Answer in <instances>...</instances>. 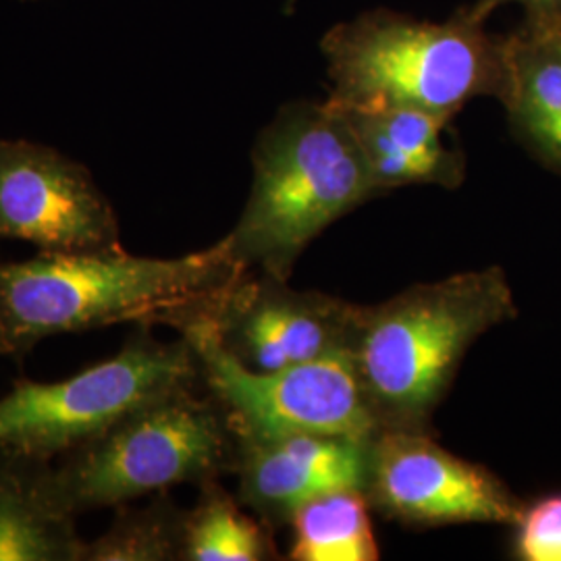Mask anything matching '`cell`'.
Masks as SVG:
<instances>
[{"label":"cell","instance_id":"1","mask_svg":"<svg viewBox=\"0 0 561 561\" xmlns=\"http://www.w3.org/2000/svg\"><path fill=\"white\" fill-rule=\"evenodd\" d=\"M243 271L227 238L181 259L123 250L0 262V356L23 360L48 337L121 322L180 329Z\"/></svg>","mask_w":561,"mask_h":561},{"label":"cell","instance_id":"2","mask_svg":"<svg viewBox=\"0 0 561 561\" xmlns=\"http://www.w3.org/2000/svg\"><path fill=\"white\" fill-rule=\"evenodd\" d=\"M516 314L500 266L358 306L347 352L379 428L424 433L470 345Z\"/></svg>","mask_w":561,"mask_h":561},{"label":"cell","instance_id":"3","mask_svg":"<svg viewBox=\"0 0 561 561\" xmlns=\"http://www.w3.org/2000/svg\"><path fill=\"white\" fill-rule=\"evenodd\" d=\"M252 190L227 236L250 268L287 280L327 227L379 196L360 144L329 102H294L262 129Z\"/></svg>","mask_w":561,"mask_h":561},{"label":"cell","instance_id":"4","mask_svg":"<svg viewBox=\"0 0 561 561\" xmlns=\"http://www.w3.org/2000/svg\"><path fill=\"white\" fill-rule=\"evenodd\" d=\"M337 108H416L454 119L479 96L503 99V38L466 7L447 21L387 9L331 27L321 41Z\"/></svg>","mask_w":561,"mask_h":561},{"label":"cell","instance_id":"5","mask_svg":"<svg viewBox=\"0 0 561 561\" xmlns=\"http://www.w3.org/2000/svg\"><path fill=\"white\" fill-rule=\"evenodd\" d=\"M201 381L146 401L55 463L60 502L76 516L236 472L238 437Z\"/></svg>","mask_w":561,"mask_h":561},{"label":"cell","instance_id":"6","mask_svg":"<svg viewBox=\"0 0 561 561\" xmlns=\"http://www.w3.org/2000/svg\"><path fill=\"white\" fill-rule=\"evenodd\" d=\"M150 329L138 324L113 358L65 381L15 382L0 398V445L55 460L141 403L201 381L192 345L183 337L162 343Z\"/></svg>","mask_w":561,"mask_h":561},{"label":"cell","instance_id":"7","mask_svg":"<svg viewBox=\"0 0 561 561\" xmlns=\"http://www.w3.org/2000/svg\"><path fill=\"white\" fill-rule=\"evenodd\" d=\"M178 331L192 345L202 382L221 403L238 443L304 433L370 442L381 431L350 352L280 370H252L222 347L202 310Z\"/></svg>","mask_w":561,"mask_h":561},{"label":"cell","instance_id":"8","mask_svg":"<svg viewBox=\"0 0 561 561\" xmlns=\"http://www.w3.org/2000/svg\"><path fill=\"white\" fill-rule=\"evenodd\" d=\"M0 240L42 254L123 252L119 217L92 173L59 150L0 140Z\"/></svg>","mask_w":561,"mask_h":561},{"label":"cell","instance_id":"9","mask_svg":"<svg viewBox=\"0 0 561 561\" xmlns=\"http://www.w3.org/2000/svg\"><path fill=\"white\" fill-rule=\"evenodd\" d=\"M368 502L412 526L518 524L526 505L495 474L421 431L382 428L370 442Z\"/></svg>","mask_w":561,"mask_h":561},{"label":"cell","instance_id":"10","mask_svg":"<svg viewBox=\"0 0 561 561\" xmlns=\"http://www.w3.org/2000/svg\"><path fill=\"white\" fill-rule=\"evenodd\" d=\"M358 304L243 271L202 314L222 347L252 370H280L347 352Z\"/></svg>","mask_w":561,"mask_h":561},{"label":"cell","instance_id":"11","mask_svg":"<svg viewBox=\"0 0 561 561\" xmlns=\"http://www.w3.org/2000/svg\"><path fill=\"white\" fill-rule=\"evenodd\" d=\"M370 442L304 433L238 443L240 500L266 522H289L301 503L319 495L340 489L364 491Z\"/></svg>","mask_w":561,"mask_h":561},{"label":"cell","instance_id":"12","mask_svg":"<svg viewBox=\"0 0 561 561\" xmlns=\"http://www.w3.org/2000/svg\"><path fill=\"white\" fill-rule=\"evenodd\" d=\"M76 514L55 486V460L0 445V561H81Z\"/></svg>","mask_w":561,"mask_h":561},{"label":"cell","instance_id":"13","mask_svg":"<svg viewBox=\"0 0 561 561\" xmlns=\"http://www.w3.org/2000/svg\"><path fill=\"white\" fill-rule=\"evenodd\" d=\"M503 106L526 148L561 173V13H528L503 38Z\"/></svg>","mask_w":561,"mask_h":561},{"label":"cell","instance_id":"14","mask_svg":"<svg viewBox=\"0 0 561 561\" xmlns=\"http://www.w3.org/2000/svg\"><path fill=\"white\" fill-rule=\"evenodd\" d=\"M337 108V106H333ZM360 144L379 194L405 185L458 187L463 159L443 141L449 119L416 108H337Z\"/></svg>","mask_w":561,"mask_h":561},{"label":"cell","instance_id":"15","mask_svg":"<svg viewBox=\"0 0 561 561\" xmlns=\"http://www.w3.org/2000/svg\"><path fill=\"white\" fill-rule=\"evenodd\" d=\"M360 489H340L301 503L291 514L296 561H377L381 558Z\"/></svg>","mask_w":561,"mask_h":561},{"label":"cell","instance_id":"16","mask_svg":"<svg viewBox=\"0 0 561 561\" xmlns=\"http://www.w3.org/2000/svg\"><path fill=\"white\" fill-rule=\"evenodd\" d=\"M273 558V545L261 522L248 516L217 481L202 484L201 500L185 512V561H261Z\"/></svg>","mask_w":561,"mask_h":561},{"label":"cell","instance_id":"17","mask_svg":"<svg viewBox=\"0 0 561 561\" xmlns=\"http://www.w3.org/2000/svg\"><path fill=\"white\" fill-rule=\"evenodd\" d=\"M99 539L85 541L81 561H171L181 560L185 512L164 493L148 505L123 503Z\"/></svg>","mask_w":561,"mask_h":561},{"label":"cell","instance_id":"18","mask_svg":"<svg viewBox=\"0 0 561 561\" xmlns=\"http://www.w3.org/2000/svg\"><path fill=\"white\" fill-rule=\"evenodd\" d=\"M516 553L524 561H561V495L524 507Z\"/></svg>","mask_w":561,"mask_h":561},{"label":"cell","instance_id":"19","mask_svg":"<svg viewBox=\"0 0 561 561\" xmlns=\"http://www.w3.org/2000/svg\"><path fill=\"white\" fill-rule=\"evenodd\" d=\"M507 2H520L528 9V13H561V0H477L468 9L472 11L474 18L486 21L495 9Z\"/></svg>","mask_w":561,"mask_h":561}]
</instances>
